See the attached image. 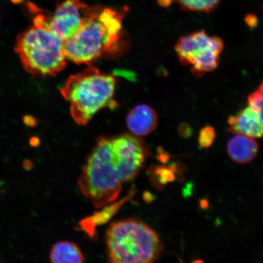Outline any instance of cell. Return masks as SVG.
Wrapping results in <instances>:
<instances>
[{
    "mask_svg": "<svg viewBox=\"0 0 263 263\" xmlns=\"http://www.w3.org/2000/svg\"><path fill=\"white\" fill-rule=\"evenodd\" d=\"M146 195H144L146 196V198H144L146 200V201H148L149 200V202H151V200H153L152 196H151V194L148 192L145 193Z\"/></svg>",
    "mask_w": 263,
    "mask_h": 263,
    "instance_id": "obj_26",
    "label": "cell"
},
{
    "mask_svg": "<svg viewBox=\"0 0 263 263\" xmlns=\"http://www.w3.org/2000/svg\"><path fill=\"white\" fill-rule=\"evenodd\" d=\"M25 5L26 9L31 14H36V13L41 11L40 8H38L37 6L31 2H26Z\"/></svg>",
    "mask_w": 263,
    "mask_h": 263,
    "instance_id": "obj_20",
    "label": "cell"
},
{
    "mask_svg": "<svg viewBox=\"0 0 263 263\" xmlns=\"http://www.w3.org/2000/svg\"><path fill=\"white\" fill-rule=\"evenodd\" d=\"M13 4L14 5H20L22 2H24V0H10Z\"/></svg>",
    "mask_w": 263,
    "mask_h": 263,
    "instance_id": "obj_27",
    "label": "cell"
},
{
    "mask_svg": "<svg viewBox=\"0 0 263 263\" xmlns=\"http://www.w3.org/2000/svg\"><path fill=\"white\" fill-rule=\"evenodd\" d=\"M126 124L128 129L134 136L145 137L156 130L158 125L157 115L148 105H138L127 114Z\"/></svg>",
    "mask_w": 263,
    "mask_h": 263,
    "instance_id": "obj_9",
    "label": "cell"
},
{
    "mask_svg": "<svg viewBox=\"0 0 263 263\" xmlns=\"http://www.w3.org/2000/svg\"><path fill=\"white\" fill-rule=\"evenodd\" d=\"M49 259L53 263H81L84 261V257L75 243L61 241L52 246Z\"/></svg>",
    "mask_w": 263,
    "mask_h": 263,
    "instance_id": "obj_11",
    "label": "cell"
},
{
    "mask_svg": "<svg viewBox=\"0 0 263 263\" xmlns=\"http://www.w3.org/2000/svg\"><path fill=\"white\" fill-rule=\"evenodd\" d=\"M173 1L174 0H157L158 4L164 8H168Z\"/></svg>",
    "mask_w": 263,
    "mask_h": 263,
    "instance_id": "obj_23",
    "label": "cell"
},
{
    "mask_svg": "<svg viewBox=\"0 0 263 263\" xmlns=\"http://www.w3.org/2000/svg\"><path fill=\"white\" fill-rule=\"evenodd\" d=\"M229 129L230 133L259 139L263 137V121L258 114L248 106L236 115L229 117Z\"/></svg>",
    "mask_w": 263,
    "mask_h": 263,
    "instance_id": "obj_8",
    "label": "cell"
},
{
    "mask_svg": "<svg viewBox=\"0 0 263 263\" xmlns=\"http://www.w3.org/2000/svg\"><path fill=\"white\" fill-rule=\"evenodd\" d=\"M245 22L246 24L251 28H255L258 24L257 16L254 14H249L245 16Z\"/></svg>",
    "mask_w": 263,
    "mask_h": 263,
    "instance_id": "obj_17",
    "label": "cell"
},
{
    "mask_svg": "<svg viewBox=\"0 0 263 263\" xmlns=\"http://www.w3.org/2000/svg\"><path fill=\"white\" fill-rule=\"evenodd\" d=\"M210 49L223 51V42L221 39L209 35L204 31L181 36L175 47L180 64L185 66L189 65L193 58Z\"/></svg>",
    "mask_w": 263,
    "mask_h": 263,
    "instance_id": "obj_7",
    "label": "cell"
},
{
    "mask_svg": "<svg viewBox=\"0 0 263 263\" xmlns=\"http://www.w3.org/2000/svg\"><path fill=\"white\" fill-rule=\"evenodd\" d=\"M33 24L35 27L44 28L46 24V16L42 14L36 15L33 21Z\"/></svg>",
    "mask_w": 263,
    "mask_h": 263,
    "instance_id": "obj_19",
    "label": "cell"
},
{
    "mask_svg": "<svg viewBox=\"0 0 263 263\" xmlns=\"http://www.w3.org/2000/svg\"><path fill=\"white\" fill-rule=\"evenodd\" d=\"M23 122H24L26 126L31 128L35 127L37 124V119L29 115H25L24 118H23Z\"/></svg>",
    "mask_w": 263,
    "mask_h": 263,
    "instance_id": "obj_18",
    "label": "cell"
},
{
    "mask_svg": "<svg viewBox=\"0 0 263 263\" xmlns=\"http://www.w3.org/2000/svg\"><path fill=\"white\" fill-rule=\"evenodd\" d=\"M127 11V7L87 6L80 28L64 42L66 58L77 64L91 65L98 59L120 54L126 45L122 22Z\"/></svg>",
    "mask_w": 263,
    "mask_h": 263,
    "instance_id": "obj_2",
    "label": "cell"
},
{
    "mask_svg": "<svg viewBox=\"0 0 263 263\" xmlns=\"http://www.w3.org/2000/svg\"><path fill=\"white\" fill-rule=\"evenodd\" d=\"M185 11L209 13L219 4L221 0H174Z\"/></svg>",
    "mask_w": 263,
    "mask_h": 263,
    "instance_id": "obj_13",
    "label": "cell"
},
{
    "mask_svg": "<svg viewBox=\"0 0 263 263\" xmlns=\"http://www.w3.org/2000/svg\"><path fill=\"white\" fill-rule=\"evenodd\" d=\"M116 80L89 67L71 76L61 88L62 96L70 102V113L75 122L85 126L104 107L116 108L114 100Z\"/></svg>",
    "mask_w": 263,
    "mask_h": 263,
    "instance_id": "obj_3",
    "label": "cell"
},
{
    "mask_svg": "<svg viewBox=\"0 0 263 263\" xmlns=\"http://www.w3.org/2000/svg\"><path fill=\"white\" fill-rule=\"evenodd\" d=\"M215 139V129L212 126H205L200 131L198 142L200 147L203 149H207L212 145Z\"/></svg>",
    "mask_w": 263,
    "mask_h": 263,
    "instance_id": "obj_15",
    "label": "cell"
},
{
    "mask_svg": "<svg viewBox=\"0 0 263 263\" xmlns=\"http://www.w3.org/2000/svg\"><path fill=\"white\" fill-rule=\"evenodd\" d=\"M170 159V156L167 153H164L162 151V152H160L159 156L157 157V159L160 161V162L162 163H166L167 161H168Z\"/></svg>",
    "mask_w": 263,
    "mask_h": 263,
    "instance_id": "obj_21",
    "label": "cell"
},
{
    "mask_svg": "<svg viewBox=\"0 0 263 263\" xmlns=\"http://www.w3.org/2000/svg\"><path fill=\"white\" fill-rule=\"evenodd\" d=\"M248 106L257 113L263 121V82L248 98Z\"/></svg>",
    "mask_w": 263,
    "mask_h": 263,
    "instance_id": "obj_14",
    "label": "cell"
},
{
    "mask_svg": "<svg viewBox=\"0 0 263 263\" xmlns=\"http://www.w3.org/2000/svg\"><path fill=\"white\" fill-rule=\"evenodd\" d=\"M41 141L37 137H32L29 140V144L33 147H37L40 145Z\"/></svg>",
    "mask_w": 263,
    "mask_h": 263,
    "instance_id": "obj_24",
    "label": "cell"
},
{
    "mask_svg": "<svg viewBox=\"0 0 263 263\" xmlns=\"http://www.w3.org/2000/svg\"><path fill=\"white\" fill-rule=\"evenodd\" d=\"M108 261L149 263L160 258L163 245L157 233L136 219L111 223L106 234Z\"/></svg>",
    "mask_w": 263,
    "mask_h": 263,
    "instance_id": "obj_4",
    "label": "cell"
},
{
    "mask_svg": "<svg viewBox=\"0 0 263 263\" xmlns=\"http://www.w3.org/2000/svg\"><path fill=\"white\" fill-rule=\"evenodd\" d=\"M149 156L144 141L133 134L98 138L78 180L82 195L96 209L109 205L123 184L136 178Z\"/></svg>",
    "mask_w": 263,
    "mask_h": 263,
    "instance_id": "obj_1",
    "label": "cell"
},
{
    "mask_svg": "<svg viewBox=\"0 0 263 263\" xmlns=\"http://www.w3.org/2000/svg\"><path fill=\"white\" fill-rule=\"evenodd\" d=\"M87 6L81 0H64L59 3L53 16L46 17L45 27L65 42L80 28Z\"/></svg>",
    "mask_w": 263,
    "mask_h": 263,
    "instance_id": "obj_6",
    "label": "cell"
},
{
    "mask_svg": "<svg viewBox=\"0 0 263 263\" xmlns=\"http://www.w3.org/2000/svg\"><path fill=\"white\" fill-rule=\"evenodd\" d=\"M14 49L25 70L34 77H54L67 65L64 42L46 27L26 29L16 37Z\"/></svg>",
    "mask_w": 263,
    "mask_h": 263,
    "instance_id": "obj_5",
    "label": "cell"
},
{
    "mask_svg": "<svg viewBox=\"0 0 263 263\" xmlns=\"http://www.w3.org/2000/svg\"><path fill=\"white\" fill-rule=\"evenodd\" d=\"M179 133L181 137L187 138L192 136L193 130L190 125L183 123L180 125L179 128Z\"/></svg>",
    "mask_w": 263,
    "mask_h": 263,
    "instance_id": "obj_16",
    "label": "cell"
},
{
    "mask_svg": "<svg viewBox=\"0 0 263 263\" xmlns=\"http://www.w3.org/2000/svg\"><path fill=\"white\" fill-rule=\"evenodd\" d=\"M34 166V163L31 160L29 159H25L22 163V167L25 171H30Z\"/></svg>",
    "mask_w": 263,
    "mask_h": 263,
    "instance_id": "obj_22",
    "label": "cell"
},
{
    "mask_svg": "<svg viewBox=\"0 0 263 263\" xmlns=\"http://www.w3.org/2000/svg\"><path fill=\"white\" fill-rule=\"evenodd\" d=\"M208 206L209 202L206 200L203 199L201 200V202H200V206H201L202 209H206Z\"/></svg>",
    "mask_w": 263,
    "mask_h": 263,
    "instance_id": "obj_25",
    "label": "cell"
},
{
    "mask_svg": "<svg viewBox=\"0 0 263 263\" xmlns=\"http://www.w3.org/2000/svg\"><path fill=\"white\" fill-rule=\"evenodd\" d=\"M179 165L154 166L149 170L151 180L157 189H162L166 184L174 182L177 174L181 173Z\"/></svg>",
    "mask_w": 263,
    "mask_h": 263,
    "instance_id": "obj_12",
    "label": "cell"
},
{
    "mask_svg": "<svg viewBox=\"0 0 263 263\" xmlns=\"http://www.w3.org/2000/svg\"><path fill=\"white\" fill-rule=\"evenodd\" d=\"M259 144L254 138L239 134H234L227 143L226 149L233 162L246 164L257 156Z\"/></svg>",
    "mask_w": 263,
    "mask_h": 263,
    "instance_id": "obj_10",
    "label": "cell"
}]
</instances>
